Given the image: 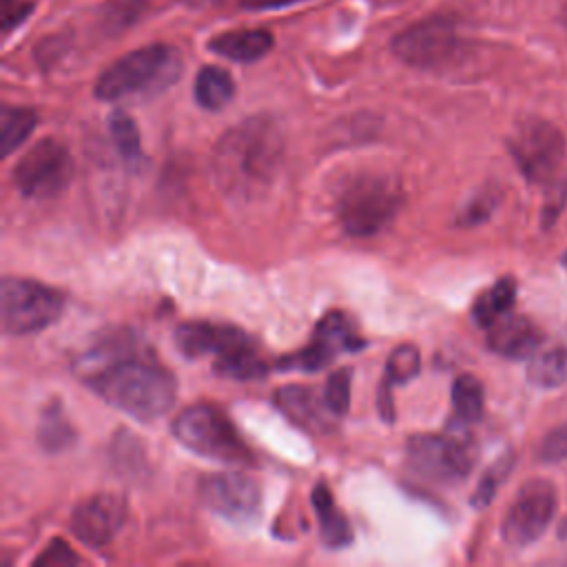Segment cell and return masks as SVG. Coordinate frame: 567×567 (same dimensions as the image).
Segmentation results:
<instances>
[{
	"label": "cell",
	"mask_w": 567,
	"mask_h": 567,
	"mask_svg": "<svg viewBox=\"0 0 567 567\" xmlns=\"http://www.w3.org/2000/svg\"><path fill=\"white\" fill-rule=\"evenodd\" d=\"M137 352L135 337H106L80 359L78 368L111 408L137 421H153L173 408L177 383L151 354Z\"/></svg>",
	"instance_id": "cell-1"
},
{
	"label": "cell",
	"mask_w": 567,
	"mask_h": 567,
	"mask_svg": "<svg viewBox=\"0 0 567 567\" xmlns=\"http://www.w3.org/2000/svg\"><path fill=\"white\" fill-rule=\"evenodd\" d=\"M281 157V128L272 117L255 115L219 137L213 153V175L228 197L252 199L270 188Z\"/></svg>",
	"instance_id": "cell-2"
},
{
	"label": "cell",
	"mask_w": 567,
	"mask_h": 567,
	"mask_svg": "<svg viewBox=\"0 0 567 567\" xmlns=\"http://www.w3.org/2000/svg\"><path fill=\"white\" fill-rule=\"evenodd\" d=\"M179 71L182 58L177 49L168 44H148L106 66L95 82V95L115 102L122 97L157 93L171 86L179 78Z\"/></svg>",
	"instance_id": "cell-3"
},
{
	"label": "cell",
	"mask_w": 567,
	"mask_h": 567,
	"mask_svg": "<svg viewBox=\"0 0 567 567\" xmlns=\"http://www.w3.org/2000/svg\"><path fill=\"white\" fill-rule=\"evenodd\" d=\"M175 346L188 359L215 354V370L233 379H257L266 374L250 337L233 326L204 321L182 323L175 330Z\"/></svg>",
	"instance_id": "cell-4"
},
{
	"label": "cell",
	"mask_w": 567,
	"mask_h": 567,
	"mask_svg": "<svg viewBox=\"0 0 567 567\" xmlns=\"http://www.w3.org/2000/svg\"><path fill=\"white\" fill-rule=\"evenodd\" d=\"M401 202L403 193L396 179L383 173H359L343 186L337 213L348 235L370 237L394 219Z\"/></svg>",
	"instance_id": "cell-5"
},
{
	"label": "cell",
	"mask_w": 567,
	"mask_h": 567,
	"mask_svg": "<svg viewBox=\"0 0 567 567\" xmlns=\"http://www.w3.org/2000/svg\"><path fill=\"white\" fill-rule=\"evenodd\" d=\"M175 439L195 454L224 463H248L250 447L233 421L215 405H190L173 421Z\"/></svg>",
	"instance_id": "cell-6"
},
{
	"label": "cell",
	"mask_w": 567,
	"mask_h": 567,
	"mask_svg": "<svg viewBox=\"0 0 567 567\" xmlns=\"http://www.w3.org/2000/svg\"><path fill=\"white\" fill-rule=\"evenodd\" d=\"M62 295L40 281L4 277L0 284L2 332L24 337L44 330L62 315Z\"/></svg>",
	"instance_id": "cell-7"
},
{
	"label": "cell",
	"mask_w": 567,
	"mask_h": 567,
	"mask_svg": "<svg viewBox=\"0 0 567 567\" xmlns=\"http://www.w3.org/2000/svg\"><path fill=\"white\" fill-rule=\"evenodd\" d=\"M509 153L518 171L534 184L558 182L567 146L558 126L540 117L523 120L509 135Z\"/></svg>",
	"instance_id": "cell-8"
},
{
	"label": "cell",
	"mask_w": 567,
	"mask_h": 567,
	"mask_svg": "<svg viewBox=\"0 0 567 567\" xmlns=\"http://www.w3.org/2000/svg\"><path fill=\"white\" fill-rule=\"evenodd\" d=\"M13 186L31 199L60 195L73 175V162L64 144L44 137L33 144L13 166Z\"/></svg>",
	"instance_id": "cell-9"
},
{
	"label": "cell",
	"mask_w": 567,
	"mask_h": 567,
	"mask_svg": "<svg viewBox=\"0 0 567 567\" xmlns=\"http://www.w3.org/2000/svg\"><path fill=\"white\" fill-rule=\"evenodd\" d=\"M556 514V487L545 478L527 481L507 507L501 536L509 547H527L536 543Z\"/></svg>",
	"instance_id": "cell-10"
},
{
	"label": "cell",
	"mask_w": 567,
	"mask_h": 567,
	"mask_svg": "<svg viewBox=\"0 0 567 567\" xmlns=\"http://www.w3.org/2000/svg\"><path fill=\"white\" fill-rule=\"evenodd\" d=\"M458 49L461 40L456 27L445 16L425 18L401 31L392 42L394 55L419 69L443 66L458 53Z\"/></svg>",
	"instance_id": "cell-11"
},
{
	"label": "cell",
	"mask_w": 567,
	"mask_h": 567,
	"mask_svg": "<svg viewBox=\"0 0 567 567\" xmlns=\"http://www.w3.org/2000/svg\"><path fill=\"white\" fill-rule=\"evenodd\" d=\"M408 458L427 478L463 481L474 465V447L452 434H416L408 441Z\"/></svg>",
	"instance_id": "cell-12"
},
{
	"label": "cell",
	"mask_w": 567,
	"mask_h": 567,
	"mask_svg": "<svg viewBox=\"0 0 567 567\" xmlns=\"http://www.w3.org/2000/svg\"><path fill=\"white\" fill-rule=\"evenodd\" d=\"M199 498L213 514L233 523L252 520L261 507V489L257 481L241 472L204 476L199 483Z\"/></svg>",
	"instance_id": "cell-13"
},
{
	"label": "cell",
	"mask_w": 567,
	"mask_h": 567,
	"mask_svg": "<svg viewBox=\"0 0 567 567\" xmlns=\"http://www.w3.org/2000/svg\"><path fill=\"white\" fill-rule=\"evenodd\" d=\"M359 348H363V339L354 332V326L350 323V319L341 312H330L317 323L315 339L303 350L281 359L279 365L315 372L326 368L334 359V354H339L341 350L354 352Z\"/></svg>",
	"instance_id": "cell-14"
},
{
	"label": "cell",
	"mask_w": 567,
	"mask_h": 567,
	"mask_svg": "<svg viewBox=\"0 0 567 567\" xmlns=\"http://www.w3.org/2000/svg\"><path fill=\"white\" fill-rule=\"evenodd\" d=\"M126 520V501L120 494L102 492L84 498L71 514V532L89 547L109 545Z\"/></svg>",
	"instance_id": "cell-15"
},
{
	"label": "cell",
	"mask_w": 567,
	"mask_h": 567,
	"mask_svg": "<svg viewBox=\"0 0 567 567\" xmlns=\"http://www.w3.org/2000/svg\"><path fill=\"white\" fill-rule=\"evenodd\" d=\"M540 343L543 334L527 317L505 315L487 328L489 350L507 359H529Z\"/></svg>",
	"instance_id": "cell-16"
},
{
	"label": "cell",
	"mask_w": 567,
	"mask_h": 567,
	"mask_svg": "<svg viewBox=\"0 0 567 567\" xmlns=\"http://www.w3.org/2000/svg\"><path fill=\"white\" fill-rule=\"evenodd\" d=\"M277 405L281 412L303 430L323 432L330 427L332 412L328 410L323 396H315L310 388L286 385L277 392Z\"/></svg>",
	"instance_id": "cell-17"
},
{
	"label": "cell",
	"mask_w": 567,
	"mask_h": 567,
	"mask_svg": "<svg viewBox=\"0 0 567 567\" xmlns=\"http://www.w3.org/2000/svg\"><path fill=\"white\" fill-rule=\"evenodd\" d=\"M527 379L532 385L543 390L567 383V330L538 346V350L529 357Z\"/></svg>",
	"instance_id": "cell-18"
},
{
	"label": "cell",
	"mask_w": 567,
	"mask_h": 567,
	"mask_svg": "<svg viewBox=\"0 0 567 567\" xmlns=\"http://www.w3.org/2000/svg\"><path fill=\"white\" fill-rule=\"evenodd\" d=\"M272 47V35L266 29H239L228 31L210 40L208 49L221 58L237 62H255L264 58Z\"/></svg>",
	"instance_id": "cell-19"
},
{
	"label": "cell",
	"mask_w": 567,
	"mask_h": 567,
	"mask_svg": "<svg viewBox=\"0 0 567 567\" xmlns=\"http://www.w3.org/2000/svg\"><path fill=\"white\" fill-rule=\"evenodd\" d=\"M312 507L319 520V536L328 547H343L352 540V529L343 512L332 501L330 487L326 483H317L312 489Z\"/></svg>",
	"instance_id": "cell-20"
},
{
	"label": "cell",
	"mask_w": 567,
	"mask_h": 567,
	"mask_svg": "<svg viewBox=\"0 0 567 567\" xmlns=\"http://www.w3.org/2000/svg\"><path fill=\"white\" fill-rule=\"evenodd\" d=\"M516 301V281L512 277L498 279L492 288L478 295L472 308V317L481 328H489L498 319L512 312Z\"/></svg>",
	"instance_id": "cell-21"
},
{
	"label": "cell",
	"mask_w": 567,
	"mask_h": 567,
	"mask_svg": "<svg viewBox=\"0 0 567 567\" xmlns=\"http://www.w3.org/2000/svg\"><path fill=\"white\" fill-rule=\"evenodd\" d=\"M235 95V82L219 66H204L195 80V100L206 111L224 109Z\"/></svg>",
	"instance_id": "cell-22"
},
{
	"label": "cell",
	"mask_w": 567,
	"mask_h": 567,
	"mask_svg": "<svg viewBox=\"0 0 567 567\" xmlns=\"http://www.w3.org/2000/svg\"><path fill=\"white\" fill-rule=\"evenodd\" d=\"M75 439V432L71 427V423L66 421L62 408L58 401L49 403L42 410L40 416V425H38V441L42 447H47L49 452H60L64 447H69Z\"/></svg>",
	"instance_id": "cell-23"
},
{
	"label": "cell",
	"mask_w": 567,
	"mask_h": 567,
	"mask_svg": "<svg viewBox=\"0 0 567 567\" xmlns=\"http://www.w3.org/2000/svg\"><path fill=\"white\" fill-rule=\"evenodd\" d=\"M38 122L35 111L24 106H2L0 124H2V157H9L33 131Z\"/></svg>",
	"instance_id": "cell-24"
},
{
	"label": "cell",
	"mask_w": 567,
	"mask_h": 567,
	"mask_svg": "<svg viewBox=\"0 0 567 567\" xmlns=\"http://www.w3.org/2000/svg\"><path fill=\"white\" fill-rule=\"evenodd\" d=\"M452 405L463 423H474L483 416L485 392L476 377L461 374L452 383Z\"/></svg>",
	"instance_id": "cell-25"
},
{
	"label": "cell",
	"mask_w": 567,
	"mask_h": 567,
	"mask_svg": "<svg viewBox=\"0 0 567 567\" xmlns=\"http://www.w3.org/2000/svg\"><path fill=\"white\" fill-rule=\"evenodd\" d=\"M421 368V357L414 346H399L390 352L388 363H385V381L388 385H401L412 381L419 374Z\"/></svg>",
	"instance_id": "cell-26"
},
{
	"label": "cell",
	"mask_w": 567,
	"mask_h": 567,
	"mask_svg": "<svg viewBox=\"0 0 567 567\" xmlns=\"http://www.w3.org/2000/svg\"><path fill=\"white\" fill-rule=\"evenodd\" d=\"M109 124H111V135L115 140V146H117L120 155L126 162L137 164L142 159V146H140V133H137L135 122L126 113L115 111L111 115Z\"/></svg>",
	"instance_id": "cell-27"
},
{
	"label": "cell",
	"mask_w": 567,
	"mask_h": 567,
	"mask_svg": "<svg viewBox=\"0 0 567 567\" xmlns=\"http://www.w3.org/2000/svg\"><path fill=\"white\" fill-rule=\"evenodd\" d=\"M323 401L332 414H346L350 408V370H337L328 377L323 388Z\"/></svg>",
	"instance_id": "cell-28"
},
{
	"label": "cell",
	"mask_w": 567,
	"mask_h": 567,
	"mask_svg": "<svg viewBox=\"0 0 567 567\" xmlns=\"http://www.w3.org/2000/svg\"><path fill=\"white\" fill-rule=\"evenodd\" d=\"M509 470H512V456H509V454H507V456H501V458L483 474V478H481V483H478V487H476V492H474V496H472V505H474V507H485V505L494 498L498 485H501L503 478L509 474Z\"/></svg>",
	"instance_id": "cell-29"
},
{
	"label": "cell",
	"mask_w": 567,
	"mask_h": 567,
	"mask_svg": "<svg viewBox=\"0 0 567 567\" xmlns=\"http://www.w3.org/2000/svg\"><path fill=\"white\" fill-rule=\"evenodd\" d=\"M538 458L543 463L567 461V423L547 432L538 445Z\"/></svg>",
	"instance_id": "cell-30"
},
{
	"label": "cell",
	"mask_w": 567,
	"mask_h": 567,
	"mask_svg": "<svg viewBox=\"0 0 567 567\" xmlns=\"http://www.w3.org/2000/svg\"><path fill=\"white\" fill-rule=\"evenodd\" d=\"M496 206V193H478L461 213L458 221L463 226H476L489 217Z\"/></svg>",
	"instance_id": "cell-31"
},
{
	"label": "cell",
	"mask_w": 567,
	"mask_h": 567,
	"mask_svg": "<svg viewBox=\"0 0 567 567\" xmlns=\"http://www.w3.org/2000/svg\"><path fill=\"white\" fill-rule=\"evenodd\" d=\"M80 563V558L73 554V549H69V545L60 538H55L35 560V567H64V565H75Z\"/></svg>",
	"instance_id": "cell-32"
},
{
	"label": "cell",
	"mask_w": 567,
	"mask_h": 567,
	"mask_svg": "<svg viewBox=\"0 0 567 567\" xmlns=\"http://www.w3.org/2000/svg\"><path fill=\"white\" fill-rule=\"evenodd\" d=\"M31 11V2L27 0H2V29L9 31L20 24Z\"/></svg>",
	"instance_id": "cell-33"
},
{
	"label": "cell",
	"mask_w": 567,
	"mask_h": 567,
	"mask_svg": "<svg viewBox=\"0 0 567 567\" xmlns=\"http://www.w3.org/2000/svg\"><path fill=\"white\" fill-rule=\"evenodd\" d=\"M290 2H297V0H241V4L246 9H277V7H286Z\"/></svg>",
	"instance_id": "cell-34"
},
{
	"label": "cell",
	"mask_w": 567,
	"mask_h": 567,
	"mask_svg": "<svg viewBox=\"0 0 567 567\" xmlns=\"http://www.w3.org/2000/svg\"><path fill=\"white\" fill-rule=\"evenodd\" d=\"M558 536H560L563 540H567V518L560 523V527H558Z\"/></svg>",
	"instance_id": "cell-35"
},
{
	"label": "cell",
	"mask_w": 567,
	"mask_h": 567,
	"mask_svg": "<svg viewBox=\"0 0 567 567\" xmlns=\"http://www.w3.org/2000/svg\"><path fill=\"white\" fill-rule=\"evenodd\" d=\"M560 264H563V268H565V270H567V250H565V252H563V257H560Z\"/></svg>",
	"instance_id": "cell-36"
},
{
	"label": "cell",
	"mask_w": 567,
	"mask_h": 567,
	"mask_svg": "<svg viewBox=\"0 0 567 567\" xmlns=\"http://www.w3.org/2000/svg\"><path fill=\"white\" fill-rule=\"evenodd\" d=\"M188 2H197V4H202V2H215V0H188Z\"/></svg>",
	"instance_id": "cell-37"
}]
</instances>
